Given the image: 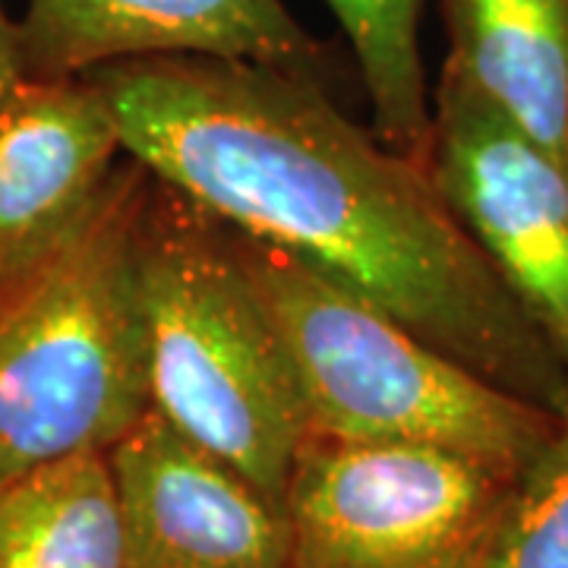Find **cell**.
<instances>
[{
    "label": "cell",
    "instance_id": "4",
    "mask_svg": "<svg viewBox=\"0 0 568 568\" xmlns=\"http://www.w3.org/2000/svg\"><path fill=\"white\" fill-rule=\"evenodd\" d=\"M234 237L287 347L306 436L439 446L525 474L566 424L294 256Z\"/></svg>",
    "mask_w": 568,
    "mask_h": 568
},
{
    "label": "cell",
    "instance_id": "9",
    "mask_svg": "<svg viewBox=\"0 0 568 568\" xmlns=\"http://www.w3.org/2000/svg\"><path fill=\"white\" fill-rule=\"evenodd\" d=\"M26 77H77L162 54L253 61L323 77V51L282 0H29Z\"/></svg>",
    "mask_w": 568,
    "mask_h": 568
},
{
    "label": "cell",
    "instance_id": "5",
    "mask_svg": "<svg viewBox=\"0 0 568 568\" xmlns=\"http://www.w3.org/2000/svg\"><path fill=\"white\" fill-rule=\"evenodd\" d=\"M518 477L452 448L306 436L284 493L291 568H487Z\"/></svg>",
    "mask_w": 568,
    "mask_h": 568
},
{
    "label": "cell",
    "instance_id": "10",
    "mask_svg": "<svg viewBox=\"0 0 568 568\" xmlns=\"http://www.w3.org/2000/svg\"><path fill=\"white\" fill-rule=\"evenodd\" d=\"M448 73L568 171V0H439Z\"/></svg>",
    "mask_w": 568,
    "mask_h": 568
},
{
    "label": "cell",
    "instance_id": "12",
    "mask_svg": "<svg viewBox=\"0 0 568 568\" xmlns=\"http://www.w3.org/2000/svg\"><path fill=\"white\" fill-rule=\"evenodd\" d=\"M338 17L364 73L376 136L426 162L433 108L420 61L424 0H325Z\"/></svg>",
    "mask_w": 568,
    "mask_h": 568
},
{
    "label": "cell",
    "instance_id": "2",
    "mask_svg": "<svg viewBox=\"0 0 568 568\" xmlns=\"http://www.w3.org/2000/svg\"><path fill=\"white\" fill-rule=\"evenodd\" d=\"M149 407L282 499L306 439L294 366L231 224L155 181L142 212Z\"/></svg>",
    "mask_w": 568,
    "mask_h": 568
},
{
    "label": "cell",
    "instance_id": "13",
    "mask_svg": "<svg viewBox=\"0 0 568 568\" xmlns=\"http://www.w3.org/2000/svg\"><path fill=\"white\" fill-rule=\"evenodd\" d=\"M487 568H568V420L518 477Z\"/></svg>",
    "mask_w": 568,
    "mask_h": 568
},
{
    "label": "cell",
    "instance_id": "8",
    "mask_svg": "<svg viewBox=\"0 0 568 568\" xmlns=\"http://www.w3.org/2000/svg\"><path fill=\"white\" fill-rule=\"evenodd\" d=\"M118 155L121 130L89 73L22 77L0 99V294L77 234Z\"/></svg>",
    "mask_w": 568,
    "mask_h": 568
},
{
    "label": "cell",
    "instance_id": "3",
    "mask_svg": "<svg viewBox=\"0 0 568 568\" xmlns=\"http://www.w3.org/2000/svg\"><path fill=\"white\" fill-rule=\"evenodd\" d=\"M152 174L114 171L92 215L0 294V480L108 452L149 410L140 231Z\"/></svg>",
    "mask_w": 568,
    "mask_h": 568
},
{
    "label": "cell",
    "instance_id": "11",
    "mask_svg": "<svg viewBox=\"0 0 568 568\" xmlns=\"http://www.w3.org/2000/svg\"><path fill=\"white\" fill-rule=\"evenodd\" d=\"M0 568H123L108 452H80L0 480Z\"/></svg>",
    "mask_w": 568,
    "mask_h": 568
},
{
    "label": "cell",
    "instance_id": "14",
    "mask_svg": "<svg viewBox=\"0 0 568 568\" xmlns=\"http://www.w3.org/2000/svg\"><path fill=\"white\" fill-rule=\"evenodd\" d=\"M26 77L20 51V29L0 7V99Z\"/></svg>",
    "mask_w": 568,
    "mask_h": 568
},
{
    "label": "cell",
    "instance_id": "6",
    "mask_svg": "<svg viewBox=\"0 0 568 568\" xmlns=\"http://www.w3.org/2000/svg\"><path fill=\"white\" fill-rule=\"evenodd\" d=\"M426 164L467 234L568 366V171L443 70Z\"/></svg>",
    "mask_w": 568,
    "mask_h": 568
},
{
    "label": "cell",
    "instance_id": "1",
    "mask_svg": "<svg viewBox=\"0 0 568 568\" xmlns=\"http://www.w3.org/2000/svg\"><path fill=\"white\" fill-rule=\"evenodd\" d=\"M89 77L126 159L155 181L568 420V366L429 164L347 121L320 77L196 54L104 63Z\"/></svg>",
    "mask_w": 568,
    "mask_h": 568
},
{
    "label": "cell",
    "instance_id": "7",
    "mask_svg": "<svg viewBox=\"0 0 568 568\" xmlns=\"http://www.w3.org/2000/svg\"><path fill=\"white\" fill-rule=\"evenodd\" d=\"M108 467L123 568H291L282 499L159 410L108 448Z\"/></svg>",
    "mask_w": 568,
    "mask_h": 568
}]
</instances>
